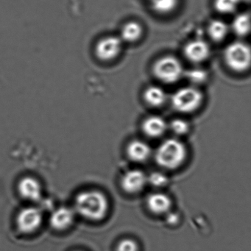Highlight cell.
<instances>
[{
  "label": "cell",
  "mask_w": 251,
  "mask_h": 251,
  "mask_svg": "<svg viewBox=\"0 0 251 251\" xmlns=\"http://www.w3.org/2000/svg\"><path fill=\"white\" fill-rule=\"evenodd\" d=\"M75 208L83 217L91 220H100L108 211V200L100 192L86 191L76 197Z\"/></svg>",
  "instance_id": "obj_1"
},
{
  "label": "cell",
  "mask_w": 251,
  "mask_h": 251,
  "mask_svg": "<svg viewBox=\"0 0 251 251\" xmlns=\"http://www.w3.org/2000/svg\"><path fill=\"white\" fill-rule=\"evenodd\" d=\"M187 155L186 146L177 139H168L162 142L155 152L157 164L166 170H173L180 167Z\"/></svg>",
  "instance_id": "obj_2"
},
{
  "label": "cell",
  "mask_w": 251,
  "mask_h": 251,
  "mask_svg": "<svg viewBox=\"0 0 251 251\" xmlns=\"http://www.w3.org/2000/svg\"><path fill=\"white\" fill-rule=\"evenodd\" d=\"M226 65L232 71L244 73L251 67V48L242 42L230 43L224 51Z\"/></svg>",
  "instance_id": "obj_3"
},
{
  "label": "cell",
  "mask_w": 251,
  "mask_h": 251,
  "mask_svg": "<svg viewBox=\"0 0 251 251\" xmlns=\"http://www.w3.org/2000/svg\"><path fill=\"white\" fill-rule=\"evenodd\" d=\"M152 72L158 80L167 84L176 83L184 75L181 62L173 55H166L157 60Z\"/></svg>",
  "instance_id": "obj_4"
},
{
  "label": "cell",
  "mask_w": 251,
  "mask_h": 251,
  "mask_svg": "<svg viewBox=\"0 0 251 251\" xmlns=\"http://www.w3.org/2000/svg\"><path fill=\"white\" fill-rule=\"evenodd\" d=\"M203 101L202 92L193 86L181 88L172 96L171 104L176 111L189 114L198 110Z\"/></svg>",
  "instance_id": "obj_5"
},
{
  "label": "cell",
  "mask_w": 251,
  "mask_h": 251,
  "mask_svg": "<svg viewBox=\"0 0 251 251\" xmlns=\"http://www.w3.org/2000/svg\"><path fill=\"white\" fill-rule=\"evenodd\" d=\"M123 44L120 36H108L102 38L95 47L97 57L105 62L114 61L121 53Z\"/></svg>",
  "instance_id": "obj_6"
},
{
  "label": "cell",
  "mask_w": 251,
  "mask_h": 251,
  "mask_svg": "<svg viewBox=\"0 0 251 251\" xmlns=\"http://www.w3.org/2000/svg\"><path fill=\"white\" fill-rule=\"evenodd\" d=\"M42 214L38 208L29 207L22 210L17 218V224L20 231L30 233L42 224Z\"/></svg>",
  "instance_id": "obj_7"
},
{
  "label": "cell",
  "mask_w": 251,
  "mask_h": 251,
  "mask_svg": "<svg viewBox=\"0 0 251 251\" xmlns=\"http://www.w3.org/2000/svg\"><path fill=\"white\" fill-rule=\"evenodd\" d=\"M185 57L192 63L199 64L209 58V45L202 39H195L186 44L183 50Z\"/></svg>",
  "instance_id": "obj_8"
},
{
  "label": "cell",
  "mask_w": 251,
  "mask_h": 251,
  "mask_svg": "<svg viewBox=\"0 0 251 251\" xmlns=\"http://www.w3.org/2000/svg\"><path fill=\"white\" fill-rule=\"evenodd\" d=\"M148 177L141 170H133L126 173L121 180L122 188L129 194H136L145 187Z\"/></svg>",
  "instance_id": "obj_9"
},
{
  "label": "cell",
  "mask_w": 251,
  "mask_h": 251,
  "mask_svg": "<svg viewBox=\"0 0 251 251\" xmlns=\"http://www.w3.org/2000/svg\"><path fill=\"white\" fill-rule=\"evenodd\" d=\"M167 127V122L159 116H150L142 123L144 133L151 138H158L162 136Z\"/></svg>",
  "instance_id": "obj_10"
},
{
  "label": "cell",
  "mask_w": 251,
  "mask_h": 251,
  "mask_svg": "<svg viewBox=\"0 0 251 251\" xmlns=\"http://www.w3.org/2000/svg\"><path fill=\"white\" fill-rule=\"evenodd\" d=\"M19 192L25 199L36 201L42 196V187L37 180L26 177L20 180L18 185Z\"/></svg>",
  "instance_id": "obj_11"
},
{
  "label": "cell",
  "mask_w": 251,
  "mask_h": 251,
  "mask_svg": "<svg viewBox=\"0 0 251 251\" xmlns=\"http://www.w3.org/2000/svg\"><path fill=\"white\" fill-rule=\"evenodd\" d=\"M147 205L150 211L153 214H163L170 211L172 201L166 194L155 192L148 197Z\"/></svg>",
  "instance_id": "obj_12"
},
{
  "label": "cell",
  "mask_w": 251,
  "mask_h": 251,
  "mask_svg": "<svg viewBox=\"0 0 251 251\" xmlns=\"http://www.w3.org/2000/svg\"><path fill=\"white\" fill-rule=\"evenodd\" d=\"M74 212L71 208L61 207L57 208L50 217L51 226L54 229L61 230L67 229L73 224L74 220Z\"/></svg>",
  "instance_id": "obj_13"
},
{
  "label": "cell",
  "mask_w": 251,
  "mask_h": 251,
  "mask_svg": "<svg viewBox=\"0 0 251 251\" xmlns=\"http://www.w3.org/2000/svg\"><path fill=\"white\" fill-rule=\"evenodd\" d=\"M129 158L136 162H143L148 159L151 149L148 144L141 140H134L129 144L127 148Z\"/></svg>",
  "instance_id": "obj_14"
},
{
  "label": "cell",
  "mask_w": 251,
  "mask_h": 251,
  "mask_svg": "<svg viewBox=\"0 0 251 251\" xmlns=\"http://www.w3.org/2000/svg\"><path fill=\"white\" fill-rule=\"evenodd\" d=\"M167 94L162 88L157 86H151L147 88L144 93V99L147 104L158 108L165 103L167 100Z\"/></svg>",
  "instance_id": "obj_15"
},
{
  "label": "cell",
  "mask_w": 251,
  "mask_h": 251,
  "mask_svg": "<svg viewBox=\"0 0 251 251\" xmlns=\"http://www.w3.org/2000/svg\"><path fill=\"white\" fill-rule=\"evenodd\" d=\"M143 34V27L137 22H129L126 23L121 30V38L123 42L134 43L137 42Z\"/></svg>",
  "instance_id": "obj_16"
},
{
  "label": "cell",
  "mask_w": 251,
  "mask_h": 251,
  "mask_svg": "<svg viewBox=\"0 0 251 251\" xmlns=\"http://www.w3.org/2000/svg\"><path fill=\"white\" fill-rule=\"evenodd\" d=\"M231 28L239 37L248 36L251 32V16L247 13L238 14L232 22Z\"/></svg>",
  "instance_id": "obj_17"
},
{
  "label": "cell",
  "mask_w": 251,
  "mask_h": 251,
  "mask_svg": "<svg viewBox=\"0 0 251 251\" xmlns=\"http://www.w3.org/2000/svg\"><path fill=\"white\" fill-rule=\"evenodd\" d=\"M229 27L223 20H214L208 27V36L214 42H221L228 34Z\"/></svg>",
  "instance_id": "obj_18"
},
{
  "label": "cell",
  "mask_w": 251,
  "mask_h": 251,
  "mask_svg": "<svg viewBox=\"0 0 251 251\" xmlns=\"http://www.w3.org/2000/svg\"><path fill=\"white\" fill-rule=\"evenodd\" d=\"M154 11L158 14H167L173 12L178 5L179 0H149Z\"/></svg>",
  "instance_id": "obj_19"
},
{
  "label": "cell",
  "mask_w": 251,
  "mask_h": 251,
  "mask_svg": "<svg viewBox=\"0 0 251 251\" xmlns=\"http://www.w3.org/2000/svg\"><path fill=\"white\" fill-rule=\"evenodd\" d=\"M241 3L240 0H214V8L220 14L234 13Z\"/></svg>",
  "instance_id": "obj_20"
},
{
  "label": "cell",
  "mask_w": 251,
  "mask_h": 251,
  "mask_svg": "<svg viewBox=\"0 0 251 251\" xmlns=\"http://www.w3.org/2000/svg\"><path fill=\"white\" fill-rule=\"evenodd\" d=\"M169 127L177 136H183L189 131L190 126L186 120L178 118L172 120Z\"/></svg>",
  "instance_id": "obj_21"
},
{
  "label": "cell",
  "mask_w": 251,
  "mask_h": 251,
  "mask_svg": "<svg viewBox=\"0 0 251 251\" xmlns=\"http://www.w3.org/2000/svg\"><path fill=\"white\" fill-rule=\"evenodd\" d=\"M188 78L194 83H203L207 79V73L202 70H190L187 74Z\"/></svg>",
  "instance_id": "obj_22"
},
{
  "label": "cell",
  "mask_w": 251,
  "mask_h": 251,
  "mask_svg": "<svg viewBox=\"0 0 251 251\" xmlns=\"http://www.w3.org/2000/svg\"><path fill=\"white\" fill-rule=\"evenodd\" d=\"M148 182L155 187H161L167 183V177L163 173H152L148 177Z\"/></svg>",
  "instance_id": "obj_23"
},
{
  "label": "cell",
  "mask_w": 251,
  "mask_h": 251,
  "mask_svg": "<svg viewBox=\"0 0 251 251\" xmlns=\"http://www.w3.org/2000/svg\"><path fill=\"white\" fill-rule=\"evenodd\" d=\"M137 244L135 241L130 239H126L122 240L119 243L117 248V251H138Z\"/></svg>",
  "instance_id": "obj_24"
},
{
  "label": "cell",
  "mask_w": 251,
  "mask_h": 251,
  "mask_svg": "<svg viewBox=\"0 0 251 251\" xmlns=\"http://www.w3.org/2000/svg\"><path fill=\"white\" fill-rule=\"evenodd\" d=\"M241 2H251V0H240Z\"/></svg>",
  "instance_id": "obj_25"
}]
</instances>
